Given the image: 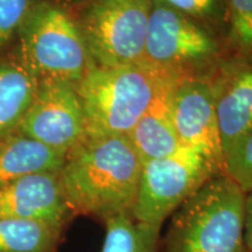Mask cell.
Instances as JSON below:
<instances>
[{"mask_svg": "<svg viewBox=\"0 0 252 252\" xmlns=\"http://www.w3.org/2000/svg\"><path fill=\"white\" fill-rule=\"evenodd\" d=\"M143 162L126 134L83 135L60 175L72 212L103 222L132 215Z\"/></svg>", "mask_w": 252, "mask_h": 252, "instance_id": "1", "label": "cell"}, {"mask_svg": "<svg viewBox=\"0 0 252 252\" xmlns=\"http://www.w3.org/2000/svg\"><path fill=\"white\" fill-rule=\"evenodd\" d=\"M245 196L225 173L212 176L175 212L165 252H248Z\"/></svg>", "mask_w": 252, "mask_h": 252, "instance_id": "2", "label": "cell"}, {"mask_svg": "<svg viewBox=\"0 0 252 252\" xmlns=\"http://www.w3.org/2000/svg\"><path fill=\"white\" fill-rule=\"evenodd\" d=\"M178 80L143 63L94 64L76 84L84 115V135L127 134L159 91Z\"/></svg>", "mask_w": 252, "mask_h": 252, "instance_id": "3", "label": "cell"}, {"mask_svg": "<svg viewBox=\"0 0 252 252\" xmlns=\"http://www.w3.org/2000/svg\"><path fill=\"white\" fill-rule=\"evenodd\" d=\"M18 36L17 48L37 81L76 86L93 65L76 18L55 1L39 0Z\"/></svg>", "mask_w": 252, "mask_h": 252, "instance_id": "4", "label": "cell"}, {"mask_svg": "<svg viewBox=\"0 0 252 252\" xmlns=\"http://www.w3.org/2000/svg\"><path fill=\"white\" fill-rule=\"evenodd\" d=\"M215 32L171 7L152 1L141 62L181 78L208 75L223 56Z\"/></svg>", "mask_w": 252, "mask_h": 252, "instance_id": "5", "label": "cell"}, {"mask_svg": "<svg viewBox=\"0 0 252 252\" xmlns=\"http://www.w3.org/2000/svg\"><path fill=\"white\" fill-rule=\"evenodd\" d=\"M151 8V0H88L82 4L76 21L94 64L140 63Z\"/></svg>", "mask_w": 252, "mask_h": 252, "instance_id": "6", "label": "cell"}, {"mask_svg": "<svg viewBox=\"0 0 252 252\" xmlns=\"http://www.w3.org/2000/svg\"><path fill=\"white\" fill-rule=\"evenodd\" d=\"M217 173L222 172L202 154L187 147L144 163L132 216L138 222L161 225Z\"/></svg>", "mask_w": 252, "mask_h": 252, "instance_id": "7", "label": "cell"}, {"mask_svg": "<svg viewBox=\"0 0 252 252\" xmlns=\"http://www.w3.org/2000/svg\"><path fill=\"white\" fill-rule=\"evenodd\" d=\"M17 131L67 153L84 135L83 108L76 86L62 81H39Z\"/></svg>", "mask_w": 252, "mask_h": 252, "instance_id": "8", "label": "cell"}, {"mask_svg": "<svg viewBox=\"0 0 252 252\" xmlns=\"http://www.w3.org/2000/svg\"><path fill=\"white\" fill-rule=\"evenodd\" d=\"M172 119L182 146L196 151L223 172L222 146L208 75L176 80L169 94Z\"/></svg>", "mask_w": 252, "mask_h": 252, "instance_id": "9", "label": "cell"}, {"mask_svg": "<svg viewBox=\"0 0 252 252\" xmlns=\"http://www.w3.org/2000/svg\"><path fill=\"white\" fill-rule=\"evenodd\" d=\"M223 157L252 132V63L224 56L208 74Z\"/></svg>", "mask_w": 252, "mask_h": 252, "instance_id": "10", "label": "cell"}, {"mask_svg": "<svg viewBox=\"0 0 252 252\" xmlns=\"http://www.w3.org/2000/svg\"><path fill=\"white\" fill-rule=\"evenodd\" d=\"M74 216L60 172L30 174L0 187V219L34 220L64 232Z\"/></svg>", "mask_w": 252, "mask_h": 252, "instance_id": "11", "label": "cell"}, {"mask_svg": "<svg viewBox=\"0 0 252 252\" xmlns=\"http://www.w3.org/2000/svg\"><path fill=\"white\" fill-rule=\"evenodd\" d=\"M175 81L169 82L159 91L149 109L126 134L143 165L172 156L184 147L173 124L169 105V94Z\"/></svg>", "mask_w": 252, "mask_h": 252, "instance_id": "12", "label": "cell"}, {"mask_svg": "<svg viewBox=\"0 0 252 252\" xmlns=\"http://www.w3.org/2000/svg\"><path fill=\"white\" fill-rule=\"evenodd\" d=\"M65 154L17 130L11 132L0 138V187L30 174L60 172Z\"/></svg>", "mask_w": 252, "mask_h": 252, "instance_id": "13", "label": "cell"}, {"mask_svg": "<svg viewBox=\"0 0 252 252\" xmlns=\"http://www.w3.org/2000/svg\"><path fill=\"white\" fill-rule=\"evenodd\" d=\"M18 48L0 60V138L17 130L37 88Z\"/></svg>", "mask_w": 252, "mask_h": 252, "instance_id": "14", "label": "cell"}, {"mask_svg": "<svg viewBox=\"0 0 252 252\" xmlns=\"http://www.w3.org/2000/svg\"><path fill=\"white\" fill-rule=\"evenodd\" d=\"M62 235L40 222L0 219V252H59Z\"/></svg>", "mask_w": 252, "mask_h": 252, "instance_id": "15", "label": "cell"}, {"mask_svg": "<svg viewBox=\"0 0 252 252\" xmlns=\"http://www.w3.org/2000/svg\"><path fill=\"white\" fill-rule=\"evenodd\" d=\"M102 252H158L160 226L138 222L132 215L106 220Z\"/></svg>", "mask_w": 252, "mask_h": 252, "instance_id": "16", "label": "cell"}, {"mask_svg": "<svg viewBox=\"0 0 252 252\" xmlns=\"http://www.w3.org/2000/svg\"><path fill=\"white\" fill-rule=\"evenodd\" d=\"M224 41L230 55L252 63V0H225Z\"/></svg>", "mask_w": 252, "mask_h": 252, "instance_id": "17", "label": "cell"}, {"mask_svg": "<svg viewBox=\"0 0 252 252\" xmlns=\"http://www.w3.org/2000/svg\"><path fill=\"white\" fill-rule=\"evenodd\" d=\"M171 7L215 32H225V0H151Z\"/></svg>", "mask_w": 252, "mask_h": 252, "instance_id": "18", "label": "cell"}, {"mask_svg": "<svg viewBox=\"0 0 252 252\" xmlns=\"http://www.w3.org/2000/svg\"><path fill=\"white\" fill-rule=\"evenodd\" d=\"M223 172L245 194L252 190V132L225 154Z\"/></svg>", "mask_w": 252, "mask_h": 252, "instance_id": "19", "label": "cell"}, {"mask_svg": "<svg viewBox=\"0 0 252 252\" xmlns=\"http://www.w3.org/2000/svg\"><path fill=\"white\" fill-rule=\"evenodd\" d=\"M39 0H0V52L13 40Z\"/></svg>", "mask_w": 252, "mask_h": 252, "instance_id": "20", "label": "cell"}, {"mask_svg": "<svg viewBox=\"0 0 252 252\" xmlns=\"http://www.w3.org/2000/svg\"><path fill=\"white\" fill-rule=\"evenodd\" d=\"M244 239L248 252H252V190L245 196V219Z\"/></svg>", "mask_w": 252, "mask_h": 252, "instance_id": "21", "label": "cell"}, {"mask_svg": "<svg viewBox=\"0 0 252 252\" xmlns=\"http://www.w3.org/2000/svg\"><path fill=\"white\" fill-rule=\"evenodd\" d=\"M86 1H88V0H56L55 2L64 6V7H68V6H81Z\"/></svg>", "mask_w": 252, "mask_h": 252, "instance_id": "22", "label": "cell"}]
</instances>
